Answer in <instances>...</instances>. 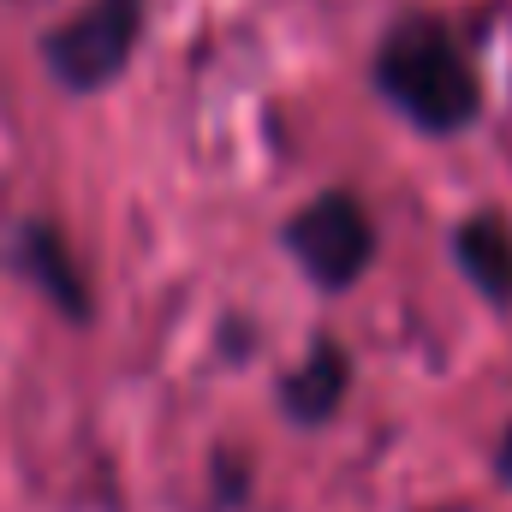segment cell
Segmentation results:
<instances>
[{"mask_svg":"<svg viewBox=\"0 0 512 512\" xmlns=\"http://www.w3.org/2000/svg\"><path fill=\"white\" fill-rule=\"evenodd\" d=\"M149 0H84L72 18H60L42 36V66L60 90L72 96H96L108 90L137 54Z\"/></svg>","mask_w":512,"mask_h":512,"instance_id":"7a4b0ae2","label":"cell"},{"mask_svg":"<svg viewBox=\"0 0 512 512\" xmlns=\"http://www.w3.org/2000/svg\"><path fill=\"white\" fill-rule=\"evenodd\" d=\"M370 72H376V90L387 96V108H399L429 137H459L483 108V84H477L471 48L435 12L393 18Z\"/></svg>","mask_w":512,"mask_h":512,"instance_id":"6da1fadb","label":"cell"},{"mask_svg":"<svg viewBox=\"0 0 512 512\" xmlns=\"http://www.w3.org/2000/svg\"><path fill=\"white\" fill-rule=\"evenodd\" d=\"M286 251L322 292H346L376 262V221L358 191H322L286 221Z\"/></svg>","mask_w":512,"mask_h":512,"instance_id":"3957f363","label":"cell"},{"mask_svg":"<svg viewBox=\"0 0 512 512\" xmlns=\"http://www.w3.org/2000/svg\"><path fill=\"white\" fill-rule=\"evenodd\" d=\"M346 387H352V358H346L334 340H316V346L304 352V364L286 376L280 399H286V411H292L298 423H322V417L340 411Z\"/></svg>","mask_w":512,"mask_h":512,"instance_id":"277c9868","label":"cell"},{"mask_svg":"<svg viewBox=\"0 0 512 512\" xmlns=\"http://www.w3.org/2000/svg\"><path fill=\"white\" fill-rule=\"evenodd\" d=\"M453 256L471 274V286L495 304H512V227L501 215H471L453 233Z\"/></svg>","mask_w":512,"mask_h":512,"instance_id":"5b68a950","label":"cell"},{"mask_svg":"<svg viewBox=\"0 0 512 512\" xmlns=\"http://www.w3.org/2000/svg\"><path fill=\"white\" fill-rule=\"evenodd\" d=\"M24 268L54 292V304H66L72 316H84L90 310V298H84V274H78V262L66 251V233H54V227H24Z\"/></svg>","mask_w":512,"mask_h":512,"instance_id":"8992f818","label":"cell"}]
</instances>
